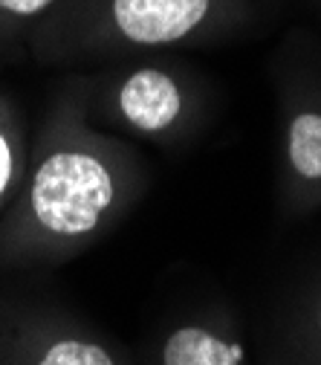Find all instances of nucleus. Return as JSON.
Here are the masks:
<instances>
[{
  "label": "nucleus",
  "instance_id": "8",
  "mask_svg": "<svg viewBox=\"0 0 321 365\" xmlns=\"http://www.w3.org/2000/svg\"><path fill=\"white\" fill-rule=\"evenodd\" d=\"M53 0H0V12H9L15 18H29L38 15L41 9H47Z\"/></svg>",
  "mask_w": 321,
  "mask_h": 365
},
{
  "label": "nucleus",
  "instance_id": "9",
  "mask_svg": "<svg viewBox=\"0 0 321 365\" xmlns=\"http://www.w3.org/2000/svg\"><path fill=\"white\" fill-rule=\"evenodd\" d=\"M318 345H315V354H312V365H321V310H318Z\"/></svg>",
  "mask_w": 321,
  "mask_h": 365
},
{
  "label": "nucleus",
  "instance_id": "3",
  "mask_svg": "<svg viewBox=\"0 0 321 365\" xmlns=\"http://www.w3.org/2000/svg\"><path fill=\"white\" fill-rule=\"evenodd\" d=\"M119 110L136 130L159 133L179 119L182 93L171 76L159 70H140L122 84Z\"/></svg>",
  "mask_w": 321,
  "mask_h": 365
},
{
  "label": "nucleus",
  "instance_id": "2",
  "mask_svg": "<svg viewBox=\"0 0 321 365\" xmlns=\"http://www.w3.org/2000/svg\"><path fill=\"white\" fill-rule=\"evenodd\" d=\"M209 0H113V21L133 43H168L189 35Z\"/></svg>",
  "mask_w": 321,
  "mask_h": 365
},
{
  "label": "nucleus",
  "instance_id": "4",
  "mask_svg": "<svg viewBox=\"0 0 321 365\" xmlns=\"http://www.w3.org/2000/svg\"><path fill=\"white\" fill-rule=\"evenodd\" d=\"M159 365H246V351L209 325H182L165 336Z\"/></svg>",
  "mask_w": 321,
  "mask_h": 365
},
{
  "label": "nucleus",
  "instance_id": "6",
  "mask_svg": "<svg viewBox=\"0 0 321 365\" xmlns=\"http://www.w3.org/2000/svg\"><path fill=\"white\" fill-rule=\"evenodd\" d=\"M29 365H119V362L107 348L90 339L61 336L53 342H43L38 354L29 359Z\"/></svg>",
  "mask_w": 321,
  "mask_h": 365
},
{
  "label": "nucleus",
  "instance_id": "1",
  "mask_svg": "<svg viewBox=\"0 0 321 365\" xmlns=\"http://www.w3.org/2000/svg\"><path fill=\"white\" fill-rule=\"evenodd\" d=\"M113 200V168L93 151L67 145L47 154L35 168L26 212L43 235L81 238L99 230Z\"/></svg>",
  "mask_w": 321,
  "mask_h": 365
},
{
  "label": "nucleus",
  "instance_id": "5",
  "mask_svg": "<svg viewBox=\"0 0 321 365\" xmlns=\"http://www.w3.org/2000/svg\"><path fill=\"white\" fill-rule=\"evenodd\" d=\"M287 151L290 165L301 180H321V113H298L293 119Z\"/></svg>",
  "mask_w": 321,
  "mask_h": 365
},
{
  "label": "nucleus",
  "instance_id": "7",
  "mask_svg": "<svg viewBox=\"0 0 321 365\" xmlns=\"http://www.w3.org/2000/svg\"><path fill=\"white\" fill-rule=\"evenodd\" d=\"M12 177H15V148L9 143V136L0 130V197L6 195Z\"/></svg>",
  "mask_w": 321,
  "mask_h": 365
}]
</instances>
